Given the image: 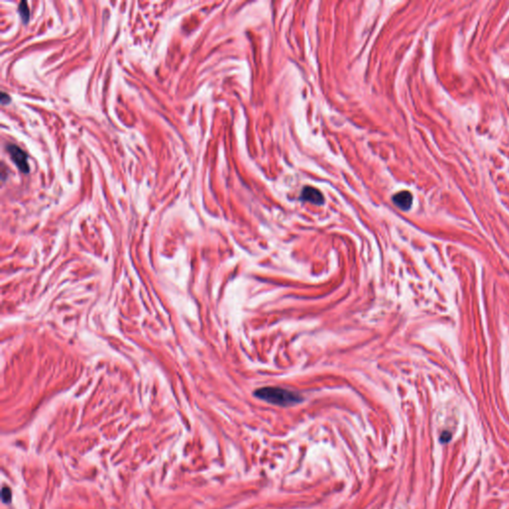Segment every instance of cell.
Instances as JSON below:
<instances>
[{
	"mask_svg": "<svg viewBox=\"0 0 509 509\" xmlns=\"http://www.w3.org/2000/svg\"><path fill=\"white\" fill-rule=\"evenodd\" d=\"M7 151L9 152L12 160L23 173H28L29 172V164H28V155L27 153L20 149L19 147L15 145H8L7 146Z\"/></svg>",
	"mask_w": 509,
	"mask_h": 509,
	"instance_id": "2",
	"label": "cell"
},
{
	"mask_svg": "<svg viewBox=\"0 0 509 509\" xmlns=\"http://www.w3.org/2000/svg\"><path fill=\"white\" fill-rule=\"evenodd\" d=\"M450 439H451V434H450L449 432H446V431L444 432V433L442 434V436H441V441H442V443H444V444H445V443H447Z\"/></svg>",
	"mask_w": 509,
	"mask_h": 509,
	"instance_id": "7",
	"label": "cell"
},
{
	"mask_svg": "<svg viewBox=\"0 0 509 509\" xmlns=\"http://www.w3.org/2000/svg\"><path fill=\"white\" fill-rule=\"evenodd\" d=\"M1 495H2V501L4 503H10L11 502V499H12V491L10 488L8 487H3L2 488V491H1Z\"/></svg>",
	"mask_w": 509,
	"mask_h": 509,
	"instance_id": "6",
	"label": "cell"
},
{
	"mask_svg": "<svg viewBox=\"0 0 509 509\" xmlns=\"http://www.w3.org/2000/svg\"><path fill=\"white\" fill-rule=\"evenodd\" d=\"M393 202L400 209H402L404 211H407L412 206L413 196L409 191H401L393 196Z\"/></svg>",
	"mask_w": 509,
	"mask_h": 509,
	"instance_id": "4",
	"label": "cell"
},
{
	"mask_svg": "<svg viewBox=\"0 0 509 509\" xmlns=\"http://www.w3.org/2000/svg\"><path fill=\"white\" fill-rule=\"evenodd\" d=\"M9 101H10L9 96H8L7 94H5V93H2V94H1V103H2V105H6V104H8V103H9Z\"/></svg>",
	"mask_w": 509,
	"mask_h": 509,
	"instance_id": "8",
	"label": "cell"
},
{
	"mask_svg": "<svg viewBox=\"0 0 509 509\" xmlns=\"http://www.w3.org/2000/svg\"><path fill=\"white\" fill-rule=\"evenodd\" d=\"M254 396L261 400L277 406H293L300 403L302 397L296 392L279 387H264L254 391Z\"/></svg>",
	"mask_w": 509,
	"mask_h": 509,
	"instance_id": "1",
	"label": "cell"
},
{
	"mask_svg": "<svg viewBox=\"0 0 509 509\" xmlns=\"http://www.w3.org/2000/svg\"><path fill=\"white\" fill-rule=\"evenodd\" d=\"M301 199L303 201H307L316 205H321L324 202L323 195L321 194V192L312 186H306L303 188L301 193Z\"/></svg>",
	"mask_w": 509,
	"mask_h": 509,
	"instance_id": "3",
	"label": "cell"
},
{
	"mask_svg": "<svg viewBox=\"0 0 509 509\" xmlns=\"http://www.w3.org/2000/svg\"><path fill=\"white\" fill-rule=\"evenodd\" d=\"M18 11H19V13L21 15L22 20L24 22L28 21L30 12H29V8H28V5H27V2H25V1L20 2L19 7H18Z\"/></svg>",
	"mask_w": 509,
	"mask_h": 509,
	"instance_id": "5",
	"label": "cell"
}]
</instances>
